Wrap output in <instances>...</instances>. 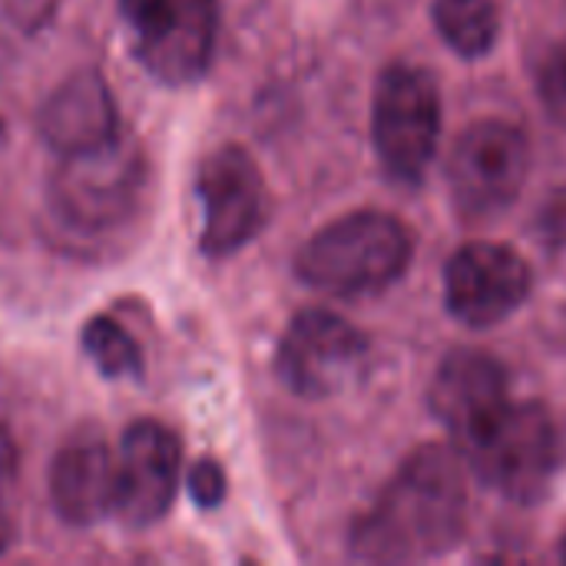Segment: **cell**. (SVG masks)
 <instances>
[{
  "mask_svg": "<svg viewBox=\"0 0 566 566\" xmlns=\"http://www.w3.org/2000/svg\"><path fill=\"white\" fill-rule=\"evenodd\" d=\"M83 352L106 378H139L143 352L136 338L113 318H90L83 328Z\"/></svg>",
  "mask_w": 566,
  "mask_h": 566,
  "instance_id": "2e32d148",
  "label": "cell"
},
{
  "mask_svg": "<svg viewBox=\"0 0 566 566\" xmlns=\"http://www.w3.org/2000/svg\"><path fill=\"white\" fill-rule=\"evenodd\" d=\"M434 23L451 50L461 56H481L497 40V0H434Z\"/></svg>",
  "mask_w": 566,
  "mask_h": 566,
  "instance_id": "9a60e30c",
  "label": "cell"
},
{
  "mask_svg": "<svg viewBox=\"0 0 566 566\" xmlns=\"http://www.w3.org/2000/svg\"><path fill=\"white\" fill-rule=\"evenodd\" d=\"M375 149L391 176L415 182L434 159L441 136V96L438 83L408 63L388 66L378 76L371 109Z\"/></svg>",
  "mask_w": 566,
  "mask_h": 566,
  "instance_id": "52a82bcc",
  "label": "cell"
},
{
  "mask_svg": "<svg viewBox=\"0 0 566 566\" xmlns=\"http://www.w3.org/2000/svg\"><path fill=\"white\" fill-rule=\"evenodd\" d=\"M541 96L554 113V119L566 123V36L547 53L541 66Z\"/></svg>",
  "mask_w": 566,
  "mask_h": 566,
  "instance_id": "e0dca14e",
  "label": "cell"
},
{
  "mask_svg": "<svg viewBox=\"0 0 566 566\" xmlns=\"http://www.w3.org/2000/svg\"><path fill=\"white\" fill-rule=\"evenodd\" d=\"M411 235L388 212H352L315 232L298 252V279L328 295L381 292L405 275Z\"/></svg>",
  "mask_w": 566,
  "mask_h": 566,
  "instance_id": "3957f363",
  "label": "cell"
},
{
  "mask_svg": "<svg viewBox=\"0 0 566 566\" xmlns=\"http://www.w3.org/2000/svg\"><path fill=\"white\" fill-rule=\"evenodd\" d=\"M560 557L566 560V534H564V544H560Z\"/></svg>",
  "mask_w": 566,
  "mask_h": 566,
  "instance_id": "603a6c76",
  "label": "cell"
},
{
  "mask_svg": "<svg viewBox=\"0 0 566 566\" xmlns=\"http://www.w3.org/2000/svg\"><path fill=\"white\" fill-rule=\"evenodd\" d=\"M186 488H189V497L202 507V511H212L222 504L226 497V471L212 461V458H202L189 468V478H186Z\"/></svg>",
  "mask_w": 566,
  "mask_h": 566,
  "instance_id": "ac0fdd59",
  "label": "cell"
},
{
  "mask_svg": "<svg viewBox=\"0 0 566 566\" xmlns=\"http://www.w3.org/2000/svg\"><path fill=\"white\" fill-rule=\"evenodd\" d=\"M36 133L60 156L86 153L116 139L119 136L116 99L103 73L99 70L70 73L43 99L36 113Z\"/></svg>",
  "mask_w": 566,
  "mask_h": 566,
  "instance_id": "5bb4252c",
  "label": "cell"
},
{
  "mask_svg": "<svg viewBox=\"0 0 566 566\" xmlns=\"http://www.w3.org/2000/svg\"><path fill=\"white\" fill-rule=\"evenodd\" d=\"M468 521L461 458L428 444L405 458L378 501L352 527V554L371 564H415L451 551Z\"/></svg>",
  "mask_w": 566,
  "mask_h": 566,
  "instance_id": "6da1fadb",
  "label": "cell"
},
{
  "mask_svg": "<svg viewBox=\"0 0 566 566\" xmlns=\"http://www.w3.org/2000/svg\"><path fill=\"white\" fill-rule=\"evenodd\" d=\"M133 53L166 86L196 83L212 60L219 33L216 0H119Z\"/></svg>",
  "mask_w": 566,
  "mask_h": 566,
  "instance_id": "277c9868",
  "label": "cell"
},
{
  "mask_svg": "<svg viewBox=\"0 0 566 566\" xmlns=\"http://www.w3.org/2000/svg\"><path fill=\"white\" fill-rule=\"evenodd\" d=\"M511 405L507 371L494 355L454 352L434 375L431 408L454 434L458 448L478 438Z\"/></svg>",
  "mask_w": 566,
  "mask_h": 566,
  "instance_id": "4fadbf2b",
  "label": "cell"
},
{
  "mask_svg": "<svg viewBox=\"0 0 566 566\" xmlns=\"http://www.w3.org/2000/svg\"><path fill=\"white\" fill-rule=\"evenodd\" d=\"M444 292L458 322L491 328L514 315L531 295V265L501 242H474L451 259Z\"/></svg>",
  "mask_w": 566,
  "mask_h": 566,
  "instance_id": "30bf717a",
  "label": "cell"
},
{
  "mask_svg": "<svg viewBox=\"0 0 566 566\" xmlns=\"http://www.w3.org/2000/svg\"><path fill=\"white\" fill-rule=\"evenodd\" d=\"M3 7H7V13H10L20 27L36 30V27H43V23L50 20L56 0H3Z\"/></svg>",
  "mask_w": 566,
  "mask_h": 566,
  "instance_id": "d6986e66",
  "label": "cell"
},
{
  "mask_svg": "<svg viewBox=\"0 0 566 566\" xmlns=\"http://www.w3.org/2000/svg\"><path fill=\"white\" fill-rule=\"evenodd\" d=\"M119 458L96 428L73 431L50 464V501L63 524L90 527L116 514Z\"/></svg>",
  "mask_w": 566,
  "mask_h": 566,
  "instance_id": "7c38bea8",
  "label": "cell"
},
{
  "mask_svg": "<svg viewBox=\"0 0 566 566\" xmlns=\"http://www.w3.org/2000/svg\"><path fill=\"white\" fill-rule=\"evenodd\" d=\"M3 136H7V129H3V116H0V146H3Z\"/></svg>",
  "mask_w": 566,
  "mask_h": 566,
  "instance_id": "7402d4cb",
  "label": "cell"
},
{
  "mask_svg": "<svg viewBox=\"0 0 566 566\" xmlns=\"http://www.w3.org/2000/svg\"><path fill=\"white\" fill-rule=\"evenodd\" d=\"M17 471V444L10 438V431L0 424V481H7Z\"/></svg>",
  "mask_w": 566,
  "mask_h": 566,
  "instance_id": "ffe728a7",
  "label": "cell"
},
{
  "mask_svg": "<svg viewBox=\"0 0 566 566\" xmlns=\"http://www.w3.org/2000/svg\"><path fill=\"white\" fill-rule=\"evenodd\" d=\"M531 172V143L524 129L504 119H481L461 133L448 159V182L461 216L494 219L524 189Z\"/></svg>",
  "mask_w": 566,
  "mask_h": 566,
  "instance_id": "8992f818",
  "label": "cell"
},
{
  "mask_svg": "<svg viewBox=\"0 0 566 566\" xmlns=\"http://www.w3.org/2000/svg\"><path fill=\"white\" fill-rule=\"evenodd\" d=\"M202 232L199 249L206 255H232L269 219V189L255 159L239 146L216 149L199 169Z\"/></svg>",
  "mask_w": 566,
  "mask_h": 566,
  "instance_id": "9c48e42d",
  "label": "cell"
},
{
  "mask_svg": "<svg viewBox=\"0 0 566 566\" xmlns=\"http://www.w3.org/2000/svg\"><path fill=\"white\" fill-rule=\"evenodd\" d=\"M13 541H17V524H13L10 511L0 504V557L13 547Z\"/></svg>",
  "mask_w": 566,
  "mask_h": 566,
  "instance_id": "44dd1931",
  "label": "cell"
},
{
  "mask_svg": "<svg viewBox=\"0 0 566 566\" xmlns=\"http://www.w3.org/2000/svg\"><path fill=\"white\" fill-rule=\"evenodd\" d=\"M461 454L484 484L511 501L534 504L557 464V431L541 405L511 401L478 438L461 444Z\"/></svg>",
  "mask_w": 566,
  "mask_h": 566,
  "instance_id": "5b68a950",
  "label": "cell"
},
{
  "mask_svg": "<svg viewBox=\"0 0 566 566\" xmlns=\"http://www.w3.org/2000/svg\"><path fill=\"white\" fill-rule=\"evenodd\" d=\"M368 361L365 335L342 315L308 308L279 342L275 371L298 398H332L355 385Z\"/></svg>",
  "mask_w": 566,
  "mask_h": 566,
  "instance_id": "ba28073f",
  "label": "cell"
},
{
  "mask_svg": "<svg viewBox=\"0 0 566 566\" xmlns=\"http://www.w3.org/2000/svg\"><path fill=\"white\" fill-rule=\"evenodd\" d=\"M149 189V163L136 139L116 136L96 149L60 156L50 209L73 235H106L133 222Z\"/></svg>",
  "mask_w": 566,
  "mask_h": 566,
  "instance_id": "7a4b0ae2",
  "label": "cell"
},
{
  "mask_svg": "<svg viewBox=\"0 0 566 566\" xmlns=\"http://www.w3.org/2000/svg\"><path fill=\"white\" fill-rule=\"evenodd\" d=\"M119 497L116 514L129 527H153L176 501L182 474L179 438L153 418L133 421L119 441Z\"/></svg>",
  "mask_w": 566,
  "mask_h": 566,
  "instance_id": "8fae6325",
  "label": "cell"
}]
</instances>
